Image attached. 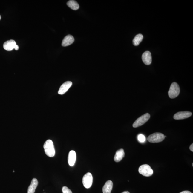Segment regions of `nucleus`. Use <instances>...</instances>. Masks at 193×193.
I'll use <instances>...</instances> for the list:
<instances>
[{
	"label": "nucleus",
	"instance_id": "423d86ee",
	"mask_svg": "<svg viewBox=\"0 0 193 193\" xmlns=\"http://www.w3.org/2000/svg\"><path fill=\"white\" fill-rule=\"evenodd\" d=\"M93 176L90 173H87L84 176L82 179V183L86 189L90 188L93 183Z\"/></svg>",
	"mask_w": 193,
	"mask_h": 193
},
{
	"label": "nucleus",
	"instance_id": "4be33fe9",
	"mask_svg": "<svg viewBox=\"0 0 193 193\" xmlns=\"http://www.w3.org/2000/svg\"><path fill=\"white\" fill-rule=\"evenodd\" d=\"M14 49L16 50H18L19 49V47L18 46V45H16V46L15 47V48H14Z\"/></svg>",
	"mask_w": 193,
	"mask_h": 193
},
{
	"label": "nucleus",
	"instance_id": "412c9836",
	"mask_svg": "<svg viewBox=\"0 0 193 193\" xmlns=\"http://www.w3.org/2000/svg\"><path fill=\"white\" fill-rule=\"evenodd\" d=\"M180 193H192V192L188 191H183V192H182Z\"/></svg>",
	"mask_w": 193,
	"mask_h": 193
},
{
	"label": "nucleus",
	"instance_id": "a211bd4d",
	"mask_svg": "<svg viewBox=\"0 0 193 193\" xmlns=\"http://www.w3.org/2000/svg\"><path fill=\"white\" fill-rule=\"evenodd\" d=\"M138 140L140 143H144L145 141V137L143 134H140L138 136Z\"/></svg>",
	"mask_w": 193,
	"mask_h": 193
},
{
	"label": "nucleus",
	"instance_id": "f8f14e48",
	"mask_svg": "<svg viewBox=\"0 0 193 193\" xmlns=\"http://www.w3.org/2000/svg\"><path fill=\"white\" fill-rule=\"evenodd\" d=\"M76 159V153L74 151L72 150L69 152L68 156V163L71 166H73Z\"/></svg>",
	"mask_w": 193,
	"mask_h": 193
},
{
	"label": "nucleus",
	"instance_id": "2eb2a0df",
	"mask_svg": "<svg viewBox=\"0 0 193 193\" xmlns=\"http://www.w3.org/2000/svg\"><path fill=\"white\" fill-rule=\"evenodd\" d=\"M38 184H39V182H38L36 178H33L32 180L31 184L28 187V193H34Z\"/></svg>",
	"mask_w": 193,
	"mask_h": 193
},
{
	"label": "nucleus",
	"instance_id": "39448f33",
	"mask_svg": "<svg viewBox=\"0 0 193 193\" xmlns=\"http://www.w3.org/2000/svg\"><path fill=\"white\" fill-rule=\"evenodd\" d=\"M150 118V115L148 113L145 114L143 115L140 117L134 122L133 125L134 128H137L143 125L148 121Z\"/></svg>",
	"mask_w": 193,
	"mask_h": 193
},
{
	"label": "nucleus",
	"instance_id": "20e7f679",
	"mask_svg": "<svg viewBox=\"0 0 193 193\" xmlns=\"http://www.w3.org/2000/svg\"><path fill=\"white\" fill-rule=\"evenodd\" d=\"M140 174L145 177L151 176L153 174V170L149 165L145 164L141 166L138 169Z\"/></svg>",
	"mask_w": 193,
	"mask_h": 193
},
{
	"label": "nucleus",
	"instance_id": "9b49d317",
	"mask_svg": "<svg viewBox=\"0 0 193 193\" xmlns=\"http://www.w3.org/2000/svg\"><path fill=\"white\" fill-rule=\"evenodd\" d=\"M74 41V38L72 35H68L65 37L62 42V45L63 47L68 46L72 44Z\"/></svg>",
	"mask_w": 193,
	"mask_h": 193
},
{
	"label": "nucleus",
	"instance_id": "aec40b11",
	"mask_svg": "<svg viewBox=\"0 0 193 193\" xmlns=\"http://www.w3.org/2000/svg\"><path fill=\"white\" fill-rule=\"evenodd\" d=\"M190 150L192 151V152H193V144L192 143V145H191L190 147Z\"/></svg>",
	"mask_w": 193,
	"mask_h": 193
},
{
	"label": "nucleus",
	"instance_id": "9d476101",
	"mask_svg": "<svg viewBox=\"0 0 193 193\" xmlns=\"http://www.w3.org/2000/svg\"><path fill=\"white\" fill-rule=\"evenodd\" d=\"M16 45V42L14 40H10L4 43L3 48L7 51H11L15 48Z\"/></svg>",
	"mask_w": 193,
	"mask_h": 193
},
{
	"label": "nucleus",
	"instance_id": "0eeeda50",
	"mask_svg": "<svg viewBox=\"0 0 193 193\" xmlns=\"http://www.w3.org/2000/svg\"><path fill=\"white\" fill-rule=\"evenodd\" d=\"M192 113L190 112L182 111L177 113L174 116V118L176 120H180L190 117L192 115Z\"/></svg>",
	"mask_w": 193,
	"mask_h": 193
},
{
	"label": "nucleus",
	"instance_id": "7ed1b4c3",
	"mask_svg": "<svg viewBox=\"0 0 193 193\" xmlns=\"http://www.w3.org/2000/svg\"><path fill=\"white\" fill-rule=\"evenodd\" d=\"M165 136L161 133H155L149 136L147 140L151 143H158L163 141L165 139Z\"/></svg>",
	"mask_w": 193,
	"mask_h": 193
},
{
	"label": "nucleus",
	"instance_id": "4468645a",
	"mask_svg": "<svg viewBox=\"0 0 193 193\" xmlns=\"http://www.w3.org/2000/svg\"><path fill=\"white\" fill-rule=\"evenodd\" d=\"M113 183L111 180L107 181L103 187V193H111L112 190Z\"/></svg>",
	"mask_w": 193,
	"mask_h": 193
},
{
	"label": "nucleus",
	"instance_id": "f257e3e1",
	"mask_svg": "<svg viewBox=\"0 0 193 193\" xmlns=\"http://www.w3.org/2000/svg\"><path fill=\"white\" fill-rule=\"evenodd\" d=\"M45 151L47 156L50 157H53L55 154L53 142L51 140H48L45 141L43 145Z\"/></svg>",
	"mask_w": 193,
	"mask_h": 193
},
{
	"label": "nucleus",
	"instance_id": "f3484780",
	"mask_svg": "<svg viewBox=\"0 0 193 193\" xmlns=\"http://www.w3.org/2000/svg\"><path fill=\"white\" fill-rule=\"evenodd\" d=\"M143 36L142 34L137 35L133 40V43L134 46H138L143 39Z\"/></svg>",
	"mask_w": 193,
	"mask_h": 193
},
{
	"label": "nucleus",
	"instance_id": "6ab92c4d",
	"mask_svg": "<svg viewBox=\"0 0 193 193\" xmlns=\"http://www.w3.org/2000/svg\"><path fill=\"white\" fill-rule=\"evenodd\" d=\"M63 193H72V192L70 189L66 186H64L62 189Z\"/></svg>",
	"mask_w": 193,
	"mask_h": 193
},
{
	"label": "nucleus",
	"instance_id": "b1692460",
	"mask_svg": "<svg viewBox=\"0 0 193 193\" xmlns=\"http://www.w3.org/2000/svg\"><path fill=\"white\" fill-rule=\"evenodd\" d=\"M1 19V15H0V20Z\"/></svg>",
	"mask_w": 193,
	"mask_h": 193
},
{
	"label": "nucleus",
	"instance_id": "dca6fc26",
	"mask_svg": "<svg viewBox=\"0 0 193 193\" xmlns=\"http://www.w3.org/2000/svg\"><path fill=\"white\" fill-rule=\"evenodd\" d=\"M67 5L70 8L74 10H78L79 8V5L77 2L73 0L67 2Z\"/></svg>",
	"mask_w": 193,
	"mask_h": 193
},
{
	"label": "nucleus",
	"instance_id": "5701e85b",
	"mask_svg": "<svg viewBox=\"0 0 193 193\" xmlns=\"http://www.w3.org/2000/svg\"><path fill=\"white\" fill-rule=\"evenodd\" d=\"M122 193H130L128 191H125V192H122Z\"/></svg>",
	"mask_w": 193,
	"mask_h": 193
},
{
	"label": "nucleus",
	"instance_id": "ddd939ff",
	"mask_svg": "<svg viewBox=\"0 0 193 193\" xmlns=\"http://www.w3.org/2000/svg\"><path fill=\"white\" fill-rule=\"evenodd\" d=\"M125 153L123 149H120L117 151L115 156H114V161L117 163L121 161L123 158L124 157Z\"/></svg>",
	"mask_w": 193,
	"mask_h": 193
},
{
	"label": "nucleus",
	"instance_id": "393cba45",
	"mask_svg": "<svg viewBox=\"0 0 193 193\" xmlns=\"http://www.w3.org/2000/svg\"><path fill=\"white\" fill-rule=\"evenodd\" d=\"M192 166H193V163H192Z\"/></svg>",
	"mask_w": 193,
	"mask_h": 193
},
{
	"label": "nucleus",
	"instance_id": "f03ea898",
	"mask_svg": "<svg viewBox=\"0 0 193 193\" xmlns=\"http://www.w3.org/2000/svg\"><path fill=\"white\" fill-rule=\"evenodd\" d=\"M180 91L179 85L176 82H173L171 85L168 92L169 97L171 98H175L179 95Z\"/></svg>",
	"mask_w": 193,
	"mask_h": 193
},
{
	"label": "nucleus",
	"instance_id": "1a4fd4ad",
	"mask_svg": "<svg viewBox=\"0 0 193 193\" xmlns=\"http://www.w3.org/2000/svg\"><path fill=\"white\" fill-rule=\"evenodd\" d=\"M142 60L143 62L147 65H149L152 63V58L151 54L150 52L147 51L143 54L142 55Z\"/></svg>",
	"mask_w": 193,
	"mask_h": 193
},
{
	"label": "nucleus",
	"instance_id": "6e6552de",
	"mask_svg": "<svg viewBox=\"0 0 193 193\" xmlns=\"http://www.w3.org/2000/svg\"><path fill=\"white\" fill-rule=\"evenodd\" d=\"M72 83L71 81H67L63 83L60 87L58 94L61 95L64 94L72 86Z\"/></svg>",
	"mask_w": 193,
	"mask_h": 193
}]
</instances>
